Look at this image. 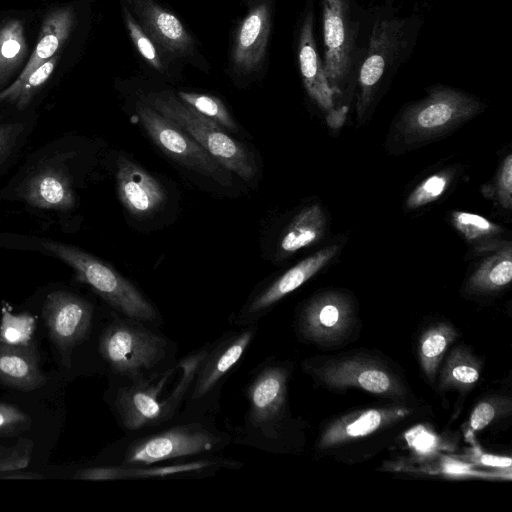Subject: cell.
Wrapping results in <instances>:
<instances>
[{
	"instance_id": "cell-31",
	"label": "cell",
	"mask_w": 512,
	"mask_h": 512,
	"mask_svg": "<svg viewBox=\"0 0 512 512\" xmlns=\"http://www.w3.org/2000/svg\"><path fill=\"white\" fill-rule=\"evenodd\" d=\"M178 97L200 114L212 119L222 127L236 130L237 126L221 100L214 96L179 91Z\"/></svg>"
},
{
	"instance_id": "cell-13",
	"label": "cell",
	"mask_w": 512,
	"mask_h": 512,
	"mask_svg": "<svg viewBox=\"0 0 512 512\" xmlns=\"http://www.w3.org/2000/svg\"><path fill=\"white\" fill-rule=\"evenodd\" d=\"M272 26V4L268 0L253 5L241 22L232 49V65L240 74L260 69L266 57Z\"/></svg>"
},
{
	"instance_id": "cell-24",
	"label": "cell",
	"mask_w": 512,
	"mask_h": 512,
	"mask_svg": "<svg viewBox=\"0 0 512 512\" xmlns=\"http://www.w3.org/2000/svg\"><path fill=\"white\" fill-rule=\"evenodd\" d=\"M214 463L207 460H199L188 463H180L166 466H105L92 467L77 471L73 478L80 480H116L127 478L165 477L169 475L201 471Z\"/></svg>"
},
{
	"instance_id": "cell-3",
	"label": "cell",
	"mask_w": 512,
	"mask_h": 512,
	"mask_svg": "<svg viewBox=\"0 0 512 512\" xmlns=\"http://www.w3.org/2000/svg\"><path fill=\"white\" fill-rule=\"evenodd\" d=\"M141 101L191 136L225 169L250 181L256 174V164L251 154L232 139L222 126L200 114L169 90L151 91Z\"/></svg>"
},
{
	"instance_id": "cell-9",
	"label": "cell",
	"mask_w": 512,
	"mask_h": 512,
	"mask_svg": "<svg viewBox=\"0 0 512 512\" xmlns=\"http://www.w3.org/2000/svg\"><path fill=\"white\" fill-rule=\"evenodd\" d=\"M172 370H168L154 382H139L117 392L116 408L127 429L138 430L154 426L173 416L182 399L162 395Z\"/></svg>"
},
{
	"instance_id": "cell-39",
	"label": "cell",
	"mask_w": 512,
	"mask_h": 512,
	"mask_svg": "<svg viewBox=\"0 0 512 512\" xmlns=\"http://www.w3.org/2000/svg\"><path fill=\"white\" fill-rule=\"evenodd\" d=\"M501 406L494 400H485L478 403L471 413L469 426L473 431L487 427L498 415Z\"/></svg>"
},
{
	"instance_id": "cell-12",
	"label": "cell",
	"mask_w": 512,
	"mask_h": 512,
	"mask_svg": "<svg viewBox=\"0 0 512 512\" xmlns=\"http://www.w3.org/2000/svg\"><path fill=\"white\" fill-rule=\"evenodd\" d=\"M93 315L91 304L67 291L49 293L43 305V318L50 337L61 353L69 351L89 332Z\"/></svg>"
},
{
	"instance_id": "cell-30",
	"label": "cell",
	"mask_w": 512,
	"mask_h": 512,
	"mask_svg": "<svg viewBox=\"0 0 512 512\" xmlns=\"http://www.w3.org/2000/svg\"><path fill=\"white\" fill-rule=\"evenodd\" d=\"M59 56L56 54L35 69L17 88L0 92V103L7 101L14 104L18 109H25L31 102L34 95L48 81L52 75Z\"/></svg>"
},
{
	"instance_id": "cell-38",
	"label": "cell",
	"mask_w": 512,
	"mask_h": 512,
	"mask_svg": "<svg viewBox=\"0 0 512 512\" xmlns=\"http://www.w3.org/2000/svg\"><path fill=\"white\" fill-rule=\"evenodd\" d=\"M496 196L505 209L512 205V156L508 154L503 160L496 177Z\"/></svg>"
},
{
	"instance_id": "cell-26",
	"label": "cell",
	"mask_w": 512,
	"mask_h": 512,
	"mask_svg": "<svg viewBox=\"0 0 512 512\" xmlns=\"http://www.w3.org/2000/svg\"><path fill=\"white\" fill-rule=\"evenodd\" d=\"M512 280V250L508 242L488 256L467 281L466 288L473 293L498 291Z\"/></svg>"
},
{
	"instance_id": "cell-10",
	"label": "cell",
	"mask_w": 512,
	"mask_h": 512,
	"mask_svg": "<svg viewBox=\"0 0 512 512\" xmlns=\"http://www.w3.org/2000/svg\"><path fill=\"white\" fill-rule=\"evenodd\" d=\"M138 24L151 39L158 53L170 59L192 60L197 47L183 23L156 0H126Z\"/></svg>"
},
{
	"instance_id": "cell-20",
	"label": "cell",
	"mask_w": 512,
	"mask_h": 512,
	"mask_svg": "<svg viewBox=\"0 0 512 512\" xmlns=\"http://www.w3.org/2000/svg\"><path fill=\"white\" fill-rule=\"evenodd\" d=\"M409 410L404 407L374 408L342 417L322 434L319 447L322 449L340 445L367 435L406 417Z\"/></svg>"
},
{
	"instance_id": "cell-19",
	"label": "cell",
	"mask_w": 512,
	"mask_h": 512,
	"mask_svg": "<svg viewBox=\"0 0 512 512\" xmlns=\"http://www.w3.org/2000/svg\"><path fill=\"white\" fill-rule=\"evenodd\" d=\"M288 374L283 367L262 369L248 388L249 418L255 427H264L280 416L287 392Z\"/></svg>"
},
{
	"instance_id": "cell-5",
	"label": "cell",
	"mask_w": 512,
	"mask_h": 512,
	"mask_svg": "<svg viewBox=\"0 0 512 512\" xmlns=\"http://www.w3.org/2000/svg\"><path fill=\"white\" fill-rule=\"evenodd\" d=\"M42 245L68 264L80 282L89 285L109 305L129 319L148 322L156 318V310L141 292L101 260L65 243L49 241Z\"/></svg>"
},
{
	"instance_id": "cell-29",
	"label": "cell",
	"mask_w": 512,
	"mask_h": 512,
	"mask_svg": "<svg viewBox=\"0 0 512 512\" xmlns=\"http://www.w3.org/2000/svg\"><path fill=\"white\" fill-rule=\"evenodd\" d=\"M442 388H466L474 385L480 377L479 362L464 348L452 351L440 375Z\"/></svg>"
},
{
	"instance_id": "cell-42",
	"label": "cell",
	"mask_w": 512,
	"mask_h": 512,
	"mask_svg": "<svg viewBox=\"0 0 512 512\" xmlns=\"http://www.w3.org/2000/svg\"><path fill=\"white\" fill-rule=\"evenodd\" d=\"M443 471L446 474L451 475H473L474 471L470 469L468 465L460 462L447 460L443 464Z\"/></svg>"
},
{
	"instance_id": "cell-1",
	"label": "cell",
	"mask_w": 512,
	"mask_h": 512,
	"mask_svg": "<svg viewBox=\"0 0 512 512\" xmlns=\"http://www.w3.org/2000/svg\"><path fill=\"white\" fill-rule=\"evenodd\" d=\"M423 26L417 13L402 14L392 1L370 8V25L356 81V112L363 119L409 60Z\"/></svg>"
},
{
	"instance_id": "cell-27",
	"label": "cell",
	"mask_w": 512,
	"mask_h": 512,
	"mask_svg": "<svg viewBox=\"0 0 512 512\" xmlns=\"http://www.w3.org/2000/svg\"><path fill=\"white\" fill-rule=\"evenodd\" d=\"M26 55L23 21L17 18L6 19L0 24V86L13 75Z\"/></svg>"
},
{
	"instance_id": "cell-15",
	"label": "cell",
	"mask_w": 512,
	"mask_h": 512,
	"mask_svg": "<svg viewBox=\"0 0 512 512\" xmlns=\"http://www.w3.org/2000/svg\"><path fill=\"white\" fill-rule=\"evenodd\" d=\"M116 182L121 203L136 217L152 215L166 201L167 194L162 185L125 157L117 160Z\"/></svg>"
},
{
	"instance_id": "cell-34",
	"label": "cell",
	"mask_w": 512,
	"mask_h": 512,
	"mask_svg": "<svg viewBox=\"0 0 512 512\" xmlns=\"http://www.w3.org/2000/svg\"><path fill=\"white\" fill-rule=\"evenodd\" d=\"M122 13L129 36L140 55L150 66L162 72L164 70V64L161 61L154 43L143 31L133 14L126 6L122 8Z\"/></svg>"
},
{
	"instance_id": "cell-2",
	"label": "cell",
	"mask_w": 512,
	"mask_h": 512,
	"mask_svg": "<svg viewBox=\"0 0 512 512\" xmlns=\"http://www.w3.org/2000/svg\"><path fill=\"white\" fill-rule=\"evenodd\" d=\"M322 61L339 106L355 96L359 64L370 25V9L358 0H318Z\"/></svg>"
},
{
	"instance_id": "cell-32",
	"label": "cell",
	"mask_w": 512,
	"mask_h": 512,
	"mask_svg": "<svg viewBox=\"0 0 512 512\" xmlns=\"http://www.w3.org/2000/svg\"><path fill=\"white\" fill-rule=\"evenodd\" d=\"M451 222L464 238L471 242L494 237L502 232L497 224L481 215L466 211H453Z\"/></svg>"
},
{
	"instance_id": "cell-18",
	"label": "cell",
	"mask_w": 512,
	"mask_h": 512,
	"mask_svg": "<svg viewBox=\"0 0 512 512\" xmlns=\"http://www.w3.org/2000/svg\"><path fill=\"white\" fill-rule=\"evenodd\" d=\"M253 336V329L243 330L206 353L195 374L191 400H199L215 388L241 359Z\"/></svg>"
},
{
	"instance_id": "cell-36",
	"label": "cell",
	"mask_w": 512,
	"mask_h": 512,
	"mask_svg": "<svg viewBox=\"0 0 512 512\" xmlns=\"http://www.w3.org/2000/svg\"><path fill=\"white\" fill-rule=\"evenodd\" d=\"M409 447L420 456H431L440 446V439L423 425H417L405 433Z\"/></svg>"
},
{
	"instance_id": "cell-17",
	"label": "cell",
	"mask_w": 512,
	"mask_h": 512,
	"mask_svg": "<svg viewBox=\"0 0 512 512\" xmlns=\"http://www.w3.org/2000/svg\"><path fill=\"white\" fill-rule=\"evenodd\" d=\"M21 197L32 207L68 211L75 205L70 175L64 168L44 165L21 188Z\"/></svg>"
},
{
	"instance_id": "cell-14",
	"label": "cell",
	"mask_w": 512,
	"mask_h": 512,
	"mask_svg": "<svg viewBox=\"0 0 512 512\" xmlns=\"http://www.w3.org/2000/svg\"><path fill=\"white\" fill-rule=\"evenodd\" d=\"M350 300L339 292H325L314 297L304 308L300 319L303 335L318 343L340 339L352 323Z\"/></svg>"
},
{
	"instance_id": "cell-25",
	"label": "cell",
	"mask_w": 512,
	"mask_h": 512,
	"mask_svg": "<svg viewBox=\"0 0 512 512\" xmlns=\"http://www.w3.org/2000/svg\"><path fill=\"white\" fill-rule=\"evenodd\" d=\"M326 229V217L318 204L300 211L287 226L279 243L280 252L292 254L321 240Z\"/></svg>"
},
{
	"instance_id": "cell-16",
	"label": "cell",
	"mask_w": 512,
	"mask_h": 512,
	"mask_svg": "<svg viewBox=\"0 0 512 512\" xmlns=\"http://www.w3.org/2000/svg\"><path fill=\"white\" fill-rule=\"evenodd\" d=\"M319 377L330 387H357L380 395H400L396 379L384 368L364 360H342L316 370Z\"/></svg>"
},
{
	"instance_id": "cell-21",
	"label": "cell",
	"mask_w": 512,
	"mask_h": 512,
	"mask_svg": "<svg viewBox=\"0 0 512 512\" xmlns=\"http://www.w3.org/2000/svg\"><path fill=\"white\" fill-rule=\"evenodd\" d=\"M75 20V10L71 5L57 7L45 16L32 55L21 74L6 90L17 88L35 69L57 54L68 40Z\"/></svg>"
},
{
	"instance_id": "cell-23",
	"label": "cell",
	"mask_w": 512,
	"mask_h": 512,
	"mask_svg": "<svg viewBox=\"0 0 512 512\" xmlns=\"http://www.w3.org/2000/svg\"><path fill=\"white\" fill-rule=\"evenodd\" d=\"M46 381L31 344L19 345L0 340V382L15 389L31 391Z\"/></svg>"
},
{
	"instance_id": "cell-37",
	"label": "cell",
	"mask_w": 512,
	"mask_h": 512,
	"mask_svg": "<svg viewBox=\"0 0 512 512\" xmlns=\"http://www.w3.org/2000/svg\"><path fill=\"white\" fill-rule=\"evenodd\" d=\"M30 416L17 406L0 403V434L11 435L31 426Z\"/></svg>"
},
{
	"instance_id": "cell-8",
	"label": "cell",
	"mask_w": 512,
	"mask_h": 512,
	"mask_svg": "<svg viewBox=\"0 0 512 512\" xmlns=\"http://www.w3.org/2000/svg\"><path fill=\"white\" fill-rule=\"evenodd\" d=\"M220 442L221 438L215 432L201 424L177 425L129 443L120 464L151 466L170 459L207 453Z\"/></svg>"
},
{
	"instance_id": "cell-11",
	"label": "cell",
	"mask_w": 512,
	"mask_h": 512,
	"mask_svg": "<svg viewBox=\"0 0 512 512\" xmlns=\"http://www.w3.org/2000/svg\"><path fill=\"white\" fill-rule=\"evenodd\" d=\"M315 0H307L296 35V57L304 88L310 99L327 114L340 107L324 71L315 39ZM342 107V106H341Z\"/></svg>"
},
{
	"instance_id": "cell-6",
	"label": "cell",
	"mask_w": 512,
	"mask_h": 512,
	"mask_svg": "<svg viewBox=\"0 0 512 512\" xmlns=\"http://www.w3.org/2000/svg\"><path fill=\"white\" fill-rule=\"evenodd\" d=\"M165 346V340L150 330L117 321L102 333L99 350L116 373L137 379L160 362Z\"/></svg>"
},
{
	"instance_id": "cell-40",
	"label": "cell",
	"mask_w": 512,
	"mask_h": 512,
	"mask_svg": "<svg viewBox=\"0 0 512 512\" xmlns=\"http://www.w3.org/2000/svg\"><path fill=\"white\" fill-rule=\"evenodd\" d=\"M19 125L0 123V165L10 154L17 136L20 133Z\"/></svg>"
},
{
	"instance_id": "cell-4",
	"label": "cell",
	"mask_w": 512,
	"mask_h": 512,
	"mask_svg": "<svg viewBox=\"0 0 512 512\" xmlns=\"http://www.w3.org/2000/svg\"><path fill=\"white\" fill-rule=\"evenodd\" d=\"M484 108L476 96L458 88L437 84L424 98L410 103L397 122L407 142L435 138L470 120Z\"/></svg>"
},
{
	"instance_id": "cell-43",
	"label": "cell",
	"mask_w": 512,
	"mask_h": 512,
	"mask_svg": "<svg viewBox=\"0 0 512 512\" xmlns=\"http://www.w3.org/2000/svg\"><path fill=\"white\" fill-rule=\"evenodd\" d=\"M347 112H348L347 106L335 108L334 110L330 111L327 114V116H326L327 123L332 128H339L344 123Z\"/></svg>"
},
{
	"instance_id": "cell-41",
	"label": "cell",
	"mask_w": 512,
	"mask_h": 512,
	"mask_svg": "<svg viewBox=\"0 0 512 512\" xmlns=\"http://www.w3.org/2000/svg\"><path fill=\"white\" fill-rule=\"evenodd\" d=\"M478 461L483 465L495 468H510L512 460L507 456H497L492 454H480Z\"/></svg>"
},
{
	"instance_id": "cell-7",
	"label": "cell",
	"mask_w": 512,
	"mask_h": 512,
	"mask_svg": "<svg viewBox=\"0 0 512 512\" xmlns=\"http://www.w3.org/2000/svg\"><path fill=\"white\" fill-rule=\"evenodd\" d=\"M135 109L149 137L167 156L223 186L232 184L228 170L185 131L141 100Z\"/></svg>"
},
{
	"instance_id": "cell-22",
	"label": "cell",
	"mask_w": 512,
	"mask_h": 512,
	"mask_svg": "<svg viewBox=\"0 0 512 512\" xmlns=\"http://www.w3.org/2000/svg\"><path fill=\"white\" fill-rule=\"evenodd\" d=\"M338 250L337 245L325 247L287 270L252 300L247 309L248 313L260 314L299 288L329 263Z\"/></svg>"
},
{
	"instance_id": "cell-33",
	"label": "cell",
	"mask_w": 512,
	"mask_h": 512,
	"mask_svg": "<svg viewBox=\"0 0 512 512\" xmlns=\"http://www.w3.org/2000/svg\"><path fill=\"white\" fill-rule=\"evenodd\" d=\"M452 179L449 171H441L423 180L408 196L406 207L416 209L437 200L448 188Z\"/></svg>"
},
{
	"instance_id": "cell-28",
	"label": "cell",
	"mask_w": 512,
	"mask_h": 512,
	"mask_svg": "<svg viewBox=\"0 0 512 512\" xmlns=\"http://www.w3.org/2000/svg\"><path fill=\"white\" fill-rule=\"evenodd\" d=\"M455 338V330L446 323L431 326L422 334L419 343L420 364L432 383L443 355Z\"/></svg>"
},
{
	"instance_id": "cell-35",
	"label": "cell",
	"mask_w": 512,
	"mask_h": 512,
	"mask_svg": "<svg viewBox=\"0 0 512 512\" xmlns=\"http://www.w3.org/2000/svg\"><path fill=\"white\" fill-rule=\"evenodd\" d=\"M32 447L31 441L23 439L13 446L0 445V472H15L27 467Z\"/></svg>"
}]
</instances>
